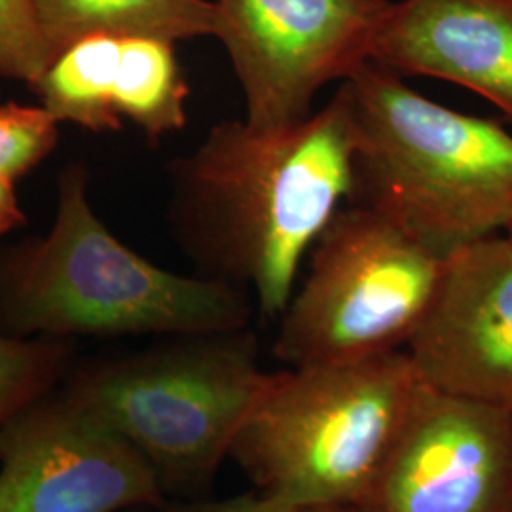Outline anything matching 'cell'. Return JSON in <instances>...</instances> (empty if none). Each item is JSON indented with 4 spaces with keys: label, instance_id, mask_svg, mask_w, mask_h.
Segmentation results:
<instances>
[{
    "label": "cell",
    "instance_id": "cell-7",
    "mask_svg": "<svg viewBox=\"0 0 512 512\" xmlns=\"http://www.w3.org/2000/svg\"><path fill=\"white\" fill-rule=\"evenodd\" d=\"M389 0H215V38L245 95V122L285 128L330 82L370 63Z\"/></svg>",
    "mask_w": 512,
    "mask_h": 512
},
{
    "label": "cell",
    "instance_id": "cell-11",
    "mask_svg": "<svg viewBox=\"0 0 512 512\" xmlns=\"http://www.w3.org/2000/svg\"><path fill=\"white\" fill-rule=\"evenodd\" d=\"M31 90L59 124L93 133L118 131L129 120L158 141L186 126L188 86L169 40L80 38L55 55Z\"/></svg>",
    "mask_w": 512,
    "mask_h": 512
},
{
    "label": "cell",
    "instance_id": "cell-16",
    "mask_svg": "<svg viewBox=\"0 0 512 512\" xmlns=\"http://www.w3.org/2000/svg\"><path fill=\"white\" fill-rule=\"evenodd\" d=\"M50 63L33 0H0V78L33 88Z\"/></svg>",
    "mask_w": 512,
    "mask_h": 512
},
{
    "label": "cell",
    "instance_id": "cell-6",
    "mask_svg": "<svg viewBox=\"0 0 512 512\" xmlns=\"http://www.w3.org/2000/svg\"><path fill=\"white\" fill-rule=\"evenodd\" d=\"M446 258L382 213L348 202L311 247L308 275L281 313L275 357L298 368L403 349Z\"/></svg>",
    "mask_w": 512,
    "mask_h": 512
},
{
    "label": "cell",
    "instance_id": "cell-18",
    "mask_svg": "<svg viewBox=\"0 0 512 512\" xmlns=\"http://www.w3.org/2000/svg\"><path fill=\"white\" fill-rule=\"evenodd\" d=\"M25 213L19 207L16 181L0 175V238L25 224Z\"/></svg>",
    "mask_w": 512,
    "mask_h": 512
},
{
    "label": "cell",
    "instance_id": "cell-2",
    "mask_svg": "<svg viewBox=\"0 0 512 512\" xmlns=\"http://www.w3.org/2000/svg\"><path fill=\"white\" fill-rule=\"evenodd\" d=\"M88 171L67 165L54 224L0 266V302L19 336H202L247 329L245 289L164 270L93 213Z\"/></svg>",
    "mask_w": 512,
    "mask_h": 512
},
{
    "label": "cell",
    "instance_id": "cell-4",
    "mask_svg": "<svg viewBox=\"0 0 512 512\" xmlns=\"http://www.w3.org/2000/svg\"><path fill=\"white\" fill-rule=\"evenodd\" d=\"M423 382L404 349L270 374L230 450L256 490L348 512Z\"/></svg>",
    "mask_w": 512,
    "mask_h": 512
},
{
    "label": "cell",
    "instance_id": "cell-5",
    "mask_svg": "<svg viewBox=\"0 0 512 512\" xmlns=\"http://www.w3.org/2000/svg\"><path fill=\"white\" fill-rule=\"evenodd\" d=\"M270 378L247 329L179 336L175 344L82 372L69 393L147 459L167 488L219 469Z\"/></svg>",
    "mask_w": 512,
    "mask_h": 512
},
{
    "label": "cell",
    "instance_id": "cell-3",
    "mask_svg": "<svg viewBox=\"0 0 512 512\" xmlns=\"http://www.w3.org/2000/svg\"><path fill=\"white\" fill-rule=\"evenodd\" d=\"M357 124L349 203L370 207L440 255L501 234L512 213V135L448 109L376 63L346 80Z\"/></svg>",
    "mask_w": 512,
    "mask_h": 512
},
{
    "label": "cell",
    "instance_id": "cell-19",
    "mask_svg": "<svg viewBox=\"0 0 512 512\" xmlns=\"http://www.w3.org/2000/svg\"><path fill=\"white\" fill-rule=\"evenodd\" d=\"M505 238L509 239L512 243V213L509 215V219L505 222V226H503V232H501Z\"/></svg>",
    "mask_w": 512,
    "mask_h": 512
},
{
    "label": "cell",
    "instance_id": "cell-10",
    "mask_svg": "<svg viewBox=\"0 0 512 512\" xmlns=\"http://www.w3.org/2000/svg\"><path fill=\"white\" fill-rule=\"evenodd\" d=\"M440 393L512 410V243L478 239L446 258L439 287L404 349Z\"/></svg>",
    "mask_w": 512,
    "mask_h": 512
},
{
    "label": "cell",
    "instance_id": "cell-12",
    "mask_svg": "<svg viewBox=\"0 0 512 512\" xmlns=\"http://www.w3.org/2000/svg\"><path fill=\"white\" fill-rule=\"evenodd\" d=\"M370 63L467 88L512 120V0L391 2Z\"/></svg>",
    "mask_w": 512,
    "mask_h": 512
},
{
    "label": "cell",
    "instance_id": "cell-9",
    "mask_svg": "<svg viewBox=\"0 0 512 512\" xmlns=\"http://www.w3.org/2000/svg\"><path fill=\"white\" fill-rule=\"evenodd\" d=\"M162 501L147 459L67 393L38 399L0 433V512H120Z\"/></svg>",
    "mask_w": 512,
    "mask_h": 512
},
{
    "label": "cell",
    "instance_id": "cell-8",
    "mask_svg": "<svg viewBox=\"0 0 512 512\" xmlns=\"http://www.w3.org/2000/svg\"><path fill=\"white\" fill-rule=\"evenodd\" d=\"M348 512H512V410L421 385Z\"/></svg>",
    "mask_w": 512,
    "mask_h": 512
},
{
    "label": "cell",
    "instance_id": "cell-14",
    "mask_svg": "<svg viewBox=\"0 0 512 512\" xmlns=\"http://www.w3.org/2000/svg\"><path fill=\"white\" fill-rule=\"evenodd\" d=\"M67 359L63 340L0 332V433L48 393Z\"/></svg>",
    "mask_w": 512,
    "mask_h": 512
},
{
    "label": "cell",
    "instance_id": "cell-1",
    "mask_svg": "<svg viewBox=\"0 0 512 512\" xmlns=\"http://www.w3.org/2000/svg\"><path fill=\"white\" fill-rule=\"evenodd\" d=\"M357 124L348 84L285 128L213 126L169 165L173 238L207 277L251 287L279 317L311 247L353 192Z\"/></svg>",
    "mask_w": 512,
    "mask_h": 512
},
{
    "label": "cell",
    "instance_id": "cell-15",
    "mask_svg": "<svg viewBox=\"0 0 512 512\" xmlns=\"http://www.w3.org/2000/svg\"><path fill=\"white\" fill-rule=\"evenodd\" d=\"M59 122L40 107L0 105V175L18 181L57 147Z\"/></svg>",
    "mask_w": 512,
    "mask_h": 512
},
{
    "label": "cell",
    "instance_id": "cell-17",
    "mask_svg": "<svg viewBox=\"0 0 512 512\" xmlns=\"http://www.w3.org/2000/svg\"><path fill=\"white\" fill-rule=\"evenodd\" d=\"M184 512H346L340 509H319V507H304L279 499L275 495L258 492L255 494L236 495L230 499L202 503L190 507Z\"/></svg>",
    "mask_w": 512,
    "mask_h": 512
},
{
    "label": "cell",
    "instance_id": "cell-13",
    "mask_svg": "<svg viewBox=\"0 0 512 512\" xmlns=\"http://www.w3.org/2000/svg\"><path fill=\"white\" fill-rule=\"evenodd\" d=\"M50 55L92 35L169 40L215 37L213 0H33Z\"/></svg>",
    "mask_w": 512,
    "mask_h": 512
}]
</instances>
